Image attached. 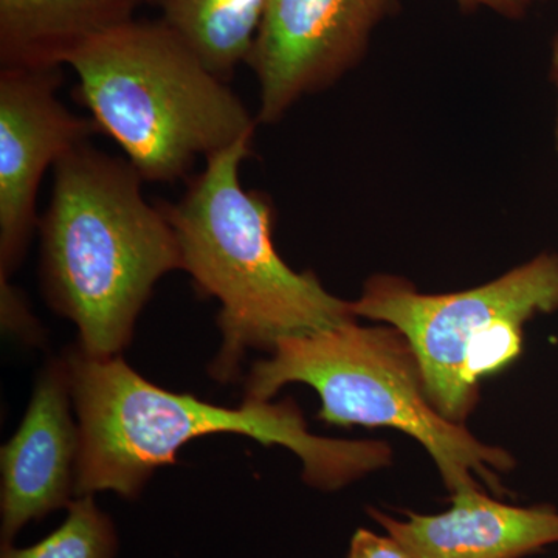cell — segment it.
<instances>
[{"label":"cell","instance_id":"obj_1","mask_svg":"<svg viewBox=\"0 0 558 558\" xmlns=\"http://www.w3.org/2000/svg\"><path fill=\"white\" fill-rule=\"evenodd\" d=\"M65 363L81 435L75 497L112 490L137 498L157 469L174 464L180 447L219 433L286 447L303 462L304 481L323 490H337L391 461L387 444L314 435L292 400H244L226 409L150 384L120 355L92 359L76 349Z\"/></svg>","mask_w":558,"mask_h":558},{"label":"cell","instance_id":"obj_2","mask_svg":"<svg viewBox=\"0 0 558 558\" xmlns=\"http://www.w3.org/2000/svg\"><path fill=\"white\" fill-rule=\"evenodd\" d=\"M51 170L39 220L44 292L78 329L84 355L119 357L159 279L183 270L178 238L160 205L143 196L130 160L89 142Z\"/></svg>","mask_w":558,"mask_h":558},{"label":"cell","instance_id":"obj_3","mask_svg":"<svg viewBox=\"0 0 558 558\" xmlns=\"http://www.w3.org/2000/svg\"><path fill=\"white\" fill-rule=\"evenodd\" d=\"M253 135L208 157L175 204L161 202L182 253L183 271L204 296L220 303L222 348L211 376L233 380L248 349L271 351L279 340L357 319L351 301L332 295L317 275L295 271L274 244V208L245 190L241 167Z\"/></svg>","mask_w":558,"mask_h":558},{"label":"cell","instance_id":"obj_4","mask_svg":"<svg viewBox=\"0 0 558 558\" xmlns=\"http://www.w3.org/2000/svg\"><path fill=\"white\" fill-rule=\"evenodd\" d=\"M76 98L148 182L186 178L201 157L255 135L241 98L159 21H131L69 62Z\"/></svg>","mask_w":558,"mask_h":558},{"label":"cell","instance_id":"obj_5","mask_svg":"<svg viewBox=\"0 0 558 558\" xmlns=\"http://www.w3.org/2000/svg\"><path fill=\"white\" fill-rule=\"evenodd\" d=\"M250 371L245 400L270 402L289 384L318 392V418L329 425L387 427L416 439L435 461L450 494L483 488L505 495L499 475L515 458L481 442L454 424L428 398L416 352L392 326H362L357 319L307 336L279 340Z\"/></svg>","mask_w":558,"mask_h":558},{"label":"cell","instance_id":"obj_6","mask_svg":"<svg viewBox=\"0 0 558 558\" xmlns=\"http://www.w3.org/2000/svg\"><path fill=\"white\" fill-rule=\"evenodd\" d=\"M351 304L355 318L387 323L403 333L433 405L464 425L478 403L481 381L520 357L523 326L558 311V255L542 253L487 284L442 295L376 275Z\"/></svg>","mask_w":558,"mask_h":558},{"label":"cell","instance_id":"obj_7","mask_svg":"<svg viewBox=\"0 0 558 558\" xmlns=\"http://www.w3.org/2000/svg\"><path fill=\"white\" fill-rule=\"evenodd\" d=\"M396 0H266L247 64L260 89L258 121L277 123L301 97L360 60Z\"/></svg>","mask_w":558,"mask_h":558},{"label":"cell","instance_id":"obj_8","mask_svg":"<svg viewBox=\"0 0 558 558\" xmlns=\"http://www.w3.org/2000/svg\"><path fill=\"white\" fill-rule=\"evenodd\" d=\"M62 68L0 69V279H9L39 227L40 180L70 150L100 134L57 92Z\"/></svg>","mask_w":558,"mask_h":558},{"label":"cell","instance_id":"obj_9","mask_svg":"<svg viewBox=\"0 0 558 558\" xmlns=\"http://www.w3.org/2000/svg\"><path fill=\"white\" fill-rule=\"evenodd\" d=\"M72 400L65 359L51 362L39 376L20 428L0 453L3 543L31 521L69 506L76 495L81 435Z\"/></svg>","mask_w":558,"mask_h":558},{"label":"cell","instance_id":"obj_10","mask_svg":"<svg viewBox=\"0 0 558 558\" xmlns=\"http://www.w3.org/2000/svg\"><path fill=\"white\" fill-rule=\"evenodd\" d=\"M446 512L402 510L396 519L368 508L371 519L413 558H524L558 545V509L549 505L513 506L490 498L483 488L450 497Z\"/></svg>","mask_w":558,"mask_h":558},{"label":"cell","instance_id":"obj_11","mask_svg":"<svg viewBox=\"0 0 558 558\" xmlns=\"http://www.w3.org/2000/svg\"><path fill=\"white\" fill-rule=\"evenodd\" d=\"M149 0H0V69H58Z\"/></svg>","mask_w":558,"mask_h":558},{"label":"cell","instance_id":"obj_12","mask_svg":"<svg viewBox=\"0 0 558 558\" xmlns=\"http://www.w3.org/2000/svg\"><path fill=\"white\" fill-rule=\"evenodd\" d=\"M160 21L219 80L229 83L247 64L266 0H149Z\"/></svg>","mask_w":558,"mask_h":558},{"label":"cell","instance_id":"obj_13","mask_svg":"<svg viewBox=\"0 0 558 558\" xmlns=\"http://www.w3.org/2000/svg\"><path fill=\"white\" fill-rule=\"evenodd\" d=\"M68 519L49 537L31 548L2 545V558H113L117 534L112 521L92 495H83L68 506Z\"/></svg>","mask_w":558,"mask_h":558},{"label":"cell","instance_id":"obj_14","mask_svg":"<svg viewBox=\"0 0 558 558\" xmlns=\"http://www.w3.org/2000/svg\"><path fill=\"white\" fill-rule=\"evenodd\" d=\"M348 558H413L389 535L360 527L352 535Z\"/></svg>","mask_w":558,"mask_h":558},{"label":"cell","instance_id":"obj_15","mask_svg":"<svg viewBox=\"0 0 558 558\" xmlns=\"http://www.w3.org/2000/svg\"><path fill=\"white\" fill-rule=\"evenodd\" d=\"M0 296H2V325L10 332L33 336L36 319L33 318L24 296L20 290L10 284L9 279H0Z\"/></svg>","mask_w":558,"mask_h":558},{"label":"cell","instance_id":"obj_16","mask_svg":"<svg viewBox=\"0 0 558 558\" xmlns=\"http://www.w3.org/2000/svg\"><path fill=\"white\" fill-rule=\"evenodd\" d=\"M465 7H486L508 17H520L534 0H459Z\"/></svg>","mask_w":558,"mask_h":558},{"label":"cell","instance_id":"obj_17","mask_svg":"<svg viewBox=\"0 0 558 558\" xmlns=\"http://www.w3.org/2000/svg\"><path fill=\"white\" fill-rule=\"evenodd\" d=\"M550 78L557 90V121H556V146L558 153V35L553 43V57H550Z\"/></svg>","mask_w":558,"mask_h":558}]
</instances>
